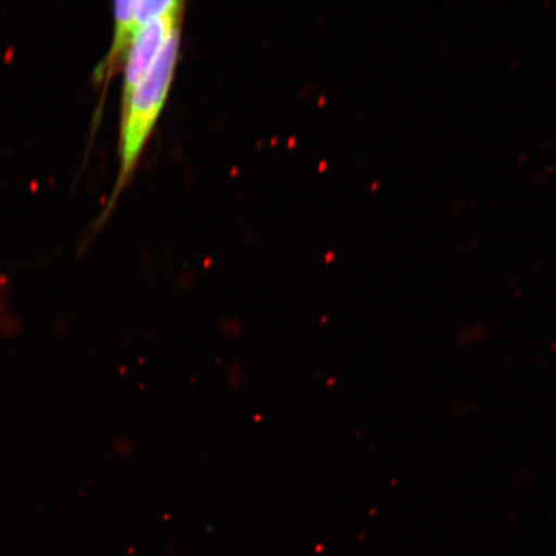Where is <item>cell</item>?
Masks as SVG:
<instances>
[{
  "label": "cell",
  "mask_w": 556,
  "mask_h": 556,
  "mask_svg": "<svg viewBox=\"0 0 556 556\" xmlns=\"http://www.w3.org/2000/svg\"><path fill=\"white\" fill-rule=\"evenodd\" d=\"M180 45V27L170 35L154 65L122 106L121 173L117 190H122L134 173L144 144L154 130L168 99L176 72Z\"/></svg>",
  "instance_id": "obj_1"
},
{
  "label": "cell",
  "mask_w": 556,
  "mask_h": 556,
  "mask_svg": "<svg viewBox=\"0 0 556 556\" xmlns=\"http://www.w3.org/2000/svg\"><path fill=\"white\" fill-rule=\"evenodd\" d=\"M184 4L164 16L149 21L139 29L125 55L124 86L122 106L128 102L136 87L149 73V70L162 52L170 35L180 27Z\"/></svg>",
  "instance_id": "obj_2"
},
{
  "label": "cell",
  "mask_w": 556,
  "mask_h": 556,
  "mask_svg": "<svg viewBox=\"0 0 556 556\" xmlns=\"http://www.w3.org/2000/svg\"><path fill=\"white\" fill-rule=\"evenodd\" d=\"M115 31L113 47L109 52L106 61L101 66V72L97 73L103 75L110 73L115 65L119 64L122 59L129 50L131 40H134L136 33L141 29L135 21V2L124 0V2H116L114 5Z\"/></svg>",
  "instance_id": "obj_3"
}]
</instances>
